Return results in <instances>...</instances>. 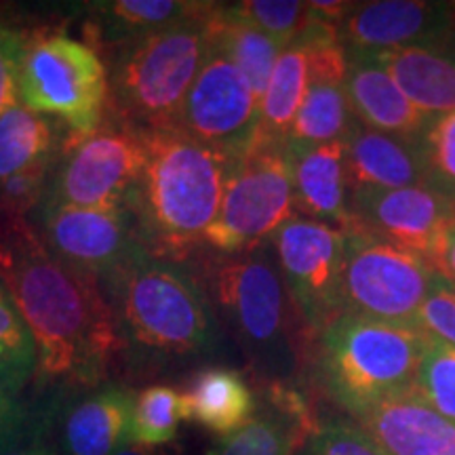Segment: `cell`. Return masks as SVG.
I'll return each mask as SVG.
<instances>
[{"mask_svg":"<svg viewBox=\"0 0 455 455\" xmlns=\"http://www.w3.org/2000/svg\"><path fill=\"white\" fill-rule=\"evenodd\" d=\"M57 411H60L57 403H49V407L44 409H34L24 435L17 436L0 455H60V449L51 436Z\"/></svg>","mask_w":455,"mask_h":455,"instance_id":"cell-38","label":"cell"},{"mask_svg":"<svg viewBox=\"0 0 455 455\" xmlns=\"http://www.w3.org/2000/svg\"><path fill=\"white\" fill-rule=\"evenodd\" d=\"M34 409L21 405L17 398H9L0 392V453L13 443L17 436L24 435L30 424Z\"/></svg>","mask_w":455,"mask_h":455,"instance_id":"cell-39","label":"cell"},{"mask_svg":"<svg viewBox=\"0 0 455 455\" xmlns=\"http://www.w3.org/2000/svg\"><path fill=\"white\" fill-rule=\"evenodd\" d=\"M17 89L21 106L57 118L78 138L101 127L110 104L108 68L98 51L44 28L26 32Z\"/></svg>","mask_w":455,"mask_h":455,"instance_id":"cell-7","label":"cell"},{"mask_svg":"<svg viewBox=\"0 0 455 455\" xmlns=\"http://www.w3.org/2000/svg\"><path fill=\"white\" fill-rule=\"evenodd\" d=\"M295 218L293 169L287 144L255 141L232 164L220 213L204 244L220 255L247 253L268 244L284 221Z\"/></svg>","mask_w":455,"mask_h":455,"instance_id":"cell-8","label":"cell"},{"mask_svg":"<svg viewBox=\"0 0 455 455\" xmlns=\"http://www.w3.org/2000/svg\"><path fill=\"white\" fill-rule=\"evenodd\" d=\"M57 158L60 155L0 181V215L4 220L26 218L28 212L44 201Z\"/></svg>","mask_w":455,"mask_h":455,"instance_id":"cell-34","label":"cell"},{"mask_svg":"<svg viewBox=\"0 0 455 455\" xmlns=\"http://www.w3.org/2000/svg\"><path fill=\"white\" fill-rule=\"evenodd\" d=\"M453 3L371 0L356 3L341 21L339 43L346 53H375L409 47H447Z\"/></svg>","mask_w":455,"mask_h":455,"instance_id":"cell-15","label":"cell"},{"mask_svg":"<svg viewBox=\"0 0 455 455\" xmlns=\"http://www.w3.org/2000/svg\"><path fill=\"white\" fill-rule=\"evenodd\" d=\"M304 455H390L361 426L350 422H329L318 426L308 439Z\"/></svg>","mask_w":455,"mask_h":455,"instance_id":"cell-35","label":"cell"},{"mask_svg":"<svg viewBox=\"0 0 455 455\" xmlns=\"http://www.w3.org/2000/svg\"><path fill=\"white\" fill-rule=\"evenodd\" d=\"M36 378V348L24 318L0 281V392L17 398Z\"/></svg>","mask_w":455,"mask_h":455,"instance_id":"cell-29","label":"cell"},{"mask_svg":"<svg viewBox=\"0 0 455 455\" xmlns=\"http://www.w3.org/2000/svg\"><path fill=\"white\" fill-rule=\"evenodd\" d=\"M116 455H167V451H163L161 447H146V445H138V443H124L121 447V451Z\"/></svg>","mask_w":455,"mask_h":455,"instance_id":"cell-42","label":"cell"},{"mask_svg":"<svg viewBox=\"0 0 455 455\" xmlns=\"http://www.w3.org/2000/svg\"><path fill=\"white\" fill-rule=\"evenodd\" d=\"M308 4L310 11L318 17V20L329 21V24L339 28L341 21L350 15V11L355 9L356 3H344V0H315V3Z\"/></svg>","mask_w":455,"mask_h":455,"instance_id":"cell-40","label":"cell"},{"mask_svg":"<svg viewBox=\"0 0 455 455\" xmlns=\"http://www.w3.org/2000/svg\"><path fill=\"white\" fill-rule=\"evenodd\" d=\"M186 422H195L220 439L243 428L258 413L259 401L241 371L230 367H203L181 390Z\"/></svg>","mask_w":455,"mask_h":455,"instance_id":"cell-22","label":"cell"},{"mask_svg":"<svg viewBox=\"0 0 455 455\" xmlns=\"http://www.w3.org/2000/svg\"><path fill=\"white\" fill-rule=\"evenodd\" d=\"M118 333V361L131 375L207 356L220 325L207 291L178 261L141 249L100 283Z\"/></svg>","mask_w":455,"mask_h":455,"instance_id":"cell-2","label":"cell"},{"mask_svg":"<svg viewBox=\"0 0 455 455\" xmlns=\"http://www.w3.org/2000/svg\"><path fill=\"white\" fill-rule=\"evenodd\" d=\"M323 384L356 418L369 407L413 390L426 333L373 318L339 315L318 333Z\"/></svg>","mask_w":455,"mask_h":455,"instance_id":"cell-6","label":"cell"},{"mask_svg":"<svg viewBox=\"0 0 455 455\" xmlns=\"http://www.w3.org/2000/svg\"><path fill=\"white\" fill-rule=\"evenodd\" d=\"M207 298L266 386H289L298 373L293 301L268 244L236 255H215L204 268ZM295 308V306H293Z\"/></svg>","mask_w":455,"mask_h":455,"instance_id":"cell-4","label":"cell"},{"mask_svg":"<svg viewBox=\"0 0 455 455\" xmlns=\"http://www.w3.org/2000/svg\"><path fill=\"white\" fill-rule=\"evenodd\" d=\"M207 15L116 47L108 70L112 116L140 131L180 129L209 51Z\"/></svg>","mask_w":455,"mask_h":455,"instance_id":"cell-5","label":"cell"},{"mask_svg":"<svg viewBox=\"0 0 455 455\" xmlns=\"http://www.w3.org/2000/svg\"><path fill=\"white\" fill-rule=\"evenodd\" d=\"M144 161L141 131L108 112L101 127L91 135H66L44 201L129 207Z\"/></svg>","mask_w":455,"mask_h":455,"instance_id":"cell-10","label":"cell"},{"mask_svg":"<svg viewBox=\"0 0 455 455\" xmlns=\"http://www.w3.org/2000/svg\"><path fill=\"white\" fill-rule=\"evenodd\" d=\"M413 392L424 403L455 424V348L426 335V348Z\"/></svg>","mask_w":455,"mask_h":455,"instance_id":"cell-33","label":"cell"},{"mask_svg":"<svg viewBox=\"0 0 455 455\" xmlns=\"http://www.w3.org/2000/svg\"><path fill=\"white\" fill-rule=\"evenodd\" d=\"M418 146L426 188L455 204V110L432 118Z\"/></svg>","mask_w":455,"mask_h":455,"instance_id":"cell-32","label":"cell"},{"mask_svg":"<svg viewBox=\"0 0 455 455\" xmlns=\"http://www.w3.org/2000/svg\"><path fill=\"white\" fill-rule=\"evenodd\" d=\"M215 3L190 0H108L89 4L87 34L93 47H121L148 34L207 15Z\"/></svg>","mask_w":455,"mask_h":455,"instance_id":"cell-23","label":"cell"},{"mask_svg":"<svg viewBox=\"0 0 455 455\" xmlns=\"http://www.w3.org/2000/svg\"><path fill=\"white\" fill-rule=\"evenodd\" d=\"M141 140L146 161L129 209L141 247L180 264L204 244L236 161L181 129L141 131Z\"/></svg>","mask_w":455,"mask_h":455,"instance_id":"cell-3","label":"cell"},{"mask_svg":"<svg viewBox=\"0 0 455 455\" xmlns=\"http://www.w3.org/2000/svg\"><path fill=\"white\" fill-rule=\"evenodd\" d=\"M355 419L390 455H455V424L413 390L378 403Z\"/></svg>","mask_w":455,"mask_h":455,"instance_id":"cell-18","label":"cell"},{"mask_svg":"<svg viewBox=\"0 0 455 455\" xmlns=\"http://www.w3.org/2000/svg\"><path fill=\"white\" fill-rule=\"evenodd\" d=\"M26 32L0 20V116L20 104V70Z\"/></svg>","mask_w":455,"mask_h":455,"instance_id":"cell-37","label":"cell"},{"mask_svg":"<svg viewBox=\"0 0 455 455\" xmlns=\"http://www.w3.org/2000/svg\"><path fill=\"white\" fill-rule=\"evenodd\" d=\"M344 141L350 195L358 190L426 186L418 140L369 129L355 118Z\"/></svg>","mask_w":455,"mask_h":455,"instance_id":"cell-20","label":"cell"},{"mask_svg":"<svg viewBox=\"0 0 455 455\" xmlns=\"http://www.w3.org/2000/svg\"><path fill=\"white\" fill-rule=\"evenodd\" d=\"M316 428L299 392L291 386H266L258 413L207 455H298Z\"/></svg>","mask_w":455,"mask_h":455,"instance_id":"cell-16","label":"cell"},{"mask_svg":"<svg viewBox=\"0 0 455 455\" xmlns=\"http://www.w3.org/2000/svg\"><path fill=\"white\" fill-rule=\"evenodd\" d=\"M350 213L352 226L422 255L435 266L443 236L455 221V204L426 186L358 190L350 195Z\"/></svg>","mask_w":455,"mask_h":455,"instance_id":"cell-14","label":"cell"},{"mask_svg":"<svg viewBox=\"0 0 455 455\" xmlns=\"http://www.w3.org/2000/svg\"><path fill=\"white\" fill-rule=\"evenodd\" d=\"M435 268L439 270V275H443L447 281H451L455 284V221L447 228L445 236H443Z\"/></svg>","mask_w":455,"mask_h":455,"instance_id":"cell-41","label":"cell"},{"mask_svg":"<svg viewBox=\"0 0 455 455\" xmlns=\"http://www.w3.org/2000/svg\"><path fill=\"white\" fill-rule=\"evenodd\" d=\"M419 331L455 348V284L436 272L418 318Z\"/></svg>","mask_w":455,"mask_h":455,"instance_id":"cell-36","label":"cell"},{"mask_svg":"<svg viewBox=\"0 0 455 455\" xmlns=\"http://www.w3.org/2000/svg\"><path fill=\"white\" fill-rule=\"evenodd\" d=\"M180 129L235 161L258 141L259 101L243 72L212 43L188 93Z\"/></svg>","mask_w":455,"mask_h":455,"instance_id":"cell-12","label":"cell"},{"mask_svg":"<svg viewBox=\"0 0 455 455\" xmlns=\"http://www.w3.org/2000/svg\"><path fill=\"white\" fill-rule=\"evenodd\" d=\"M0 281L36 348L44 388L93 390L118 361V333L98 278L70 268L26 218L0 221Z\"/></svg>","mask_w":455,"mask_h":455,"instance_id":"cell-1","label":"cell"},{"mask_svg":"<svg viewBox=\"0 0 455 455\" xmlns=\"http://www.w3.org/2000/svg\"><path fill=\"white\" fill-rule=\"evenodd\" d=\"M64 140L47 116L13 106L0 116V181L57 156Z\"/></svg>","mask_w":455,"mask_h":455,"instance_id":"cell-27","label":"cell"},{"mask_svg":"<svg viewBox=\"0 0 455 455\" xmlns=\"http://www.w3.org/2000/svg\"><path fill=\"white\" fill-rule=\"evenodd\" d=\"M135 392L123 384L87 390L64 409V455H116L129 443Z\"/></svg>","mask_w":455,"mask_h":455,"instance_id":"cell-21","label":"cell"},{"mask_svg":"<svg viewBox=\"0 0 455 455\" xmlns=\"http://www.w3.org/2000/svg\"><path fill=\"white\" fill-rule=\"evenodd\" d=\"M344 243L341 315L418 327L436 270L422 255L352 226Z\"/></svg>","mask_w":455,"mask_h":455,"instance_id":"cell-9","label":"cell"},{"mask_svg":"<svg viewBox=\"0 0 455 455\" xmlns=\"http://www.w3.org/2000/svg\"><path fill=\"white\" fill-rule=\"evenodd\" d=\"M207 34L209 43L243 72L253 95L261 101L283 49L247 21L238 20L228 4H213L207 15Z\"/></svg>","mask_w":455,"mask_h":455,"instance_id":"cell-25","label":"cell"},{"mask_svg":"<svg viewBox=\"0 0 455 455\" xmlns=\"http://www.w3.org/2000/svg\"><path fill=\"white\" fill-rule=\"evenodd\" d=\"M38 220L41 230L36 232L44 247L70 268L100 283L144 249L127 204L76 207L43 201Z\"/></svg>","mask_w":455,"mask_h":455,"instance_id":"cell-13","label":"cell"},{"mask_svg":"<svg viewBox=\"0 0 455 455\" xmlns=\"http://www.w3.org/2000/svg\"><path fill=\"white\" fill-rule=\"evenodd\" d=\"M355 123L344 84L312 83L289 131L287 144L321 146L346 140Z\"/></svg>","mask_w":455,"mask_h":455,"instance_id":"cell-28","label":"cell"},{"mask_svg":"<svg viewBox=\"0 0 455 455\" xmlns=\"http://www.w3.org/2000/svg\"><path fill=\"white\" fill-rule=\"evenodd\" d=\"M310 84V49L299 43L289 44L278 55L268 87L259 101L258 141H287Z\"/></svg>","mask_w":455,"mask_h":455,"instance_id":"cell-26","label":"cell"},{"mask_svg":"<svg viewBox=\"0 0 455 455\" xmlns=\"http://www.w3.org/2000/svg\"><path fill=\"white\" fill-rule=\"evenodd\" d=\"M348 55V74L344 89L350 110L358 123L398 138L418 140L428 127L432 116L424 114L395 78L371 55Z\"/></svg>","mask_w":455,"mask_h":455,"instance_id":"cell-19","label":"cell"},{"mask_svg":"<svg viewBox=\"0 0 455 455\" xmlns=\"http://www.w3.org/2000/svg\"><path fill=\"white\" fill-rule=\"evenodd\" d=\"M344 243V230L299 215L270 238L289 298L316 335L341 315Z\"/></svg>","mask_w":455,"mask_h":455,"instance_id":"cell-11","label":"cell"},{"mask_svg":"<svg viewBox=\"0 0 455 455\" xmlns=\"http://www.w3.org/2000/svg\"><path fill=\"white\" fill-rule=\"evenodd\" d=\"M371 55L398 87L428 116L455 110V51L449 47H409Z\"/></svg>","mask_w":455,"mask_h":455,"instance_id":"cell-24","label":"cell"},{"mask_svg":"<svg viewBox=\"0 0 455 455\" xmlns=\"http://www.w3.org/2000/svg\"><path fill=\"white\" fill-rule=\"evenodd\" d=\"M287 150L293 169L295 213L348 230L355 220L350 213L346 141L338 140L321 146L287 144Z\"/></svg>","mask_w":455,"mask_h":455,"instance_id":"cell-17","label":"cell"},{"mask_svg":"<svg viewBox=\"0 0 455 455\" xmlns=\"http://www.w3.org/2000/svg\"><path fill=\"white\" fill-rule=\"evenodd\" d=\"M228 9L272 38L283 51L298 41L312 21L310 4L299 0H244L228 4Z\"/></svg>","mask_w":455,"mask_h":455,"instance_id":"cell-31","label":"cell"},{"mask_svg":"<svg viewBox=\"0 0 455 455\" xmlns=\"http://www.w3.org/2000/svg\"><path fill=\"white\" fill-rule=\"evenodd\" d=\"M181 422V392L167 384L146 386L135 392L129 441L146 447H164L175 441Z\"/></svg>","mask_w":455,"mask_h":455,"instance_id":"cell-30","label":"cell"}]
</instances>
